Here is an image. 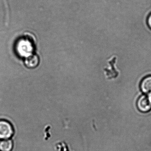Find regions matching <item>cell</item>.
<instances>
[{
	"label": "cell",
	"instance_id": "cell-1",
	"mask_svg": "<svg viewBox=\"0 0 151 151\" xmlns=\"http://www.w3.org/2000/svg\"><path fill=\"white\" fill-rule=\"evenodd\" d=\"M16 49L17 53L20 57L26 58L33 54L34 42L28 37L22 38L17 42Z\"/></svg>",
	"mask_w": 151,
	"mask_h": 151
},
{
	"label": "cell",
	"instance_id": "cell-2",
	"mask_svg": "<svg viewBox=\"0 0 151 151\" xmlns=\"http://www.w3.org/2000/svg\"><path fill=\"white\" fill-rule=\"evenodd\" d=\"M14 131L11 124L7 121L0 120V139L7 140L13 135Z\"/></svg>",
	"mask_w": 151,
	"mask_h": 151
},
{
	"label": "cell",
	"instance_id": "cell-3",
	"mask_svg": "<svg viewBox=\"0 0 151 151\" xmlns=\"http://www.w3.org/2000/svg\"><path fill=\"white\" fill-rule=\"evenodd\" d=\"M138 110L142 112H148L151 109V95H144L139 98L137 102Z\"/></svg>",
	"mask_w": 151,
	"mask_h": 151
},
{
	"label": "cell",
	"instance_id": "cell-4",
	"mask_svg": "<svg viewBox=\"0 0 151 151\" xmlns=\"http://www.w3.org/2000/svg\"><path fill=\"white\" fill-rule=\"evenodd\" d=\"M24 63L26 67L28 69H34L39 65L40 63V58L37 55L33 54L26 58Z\"/></svg>",
	"mask_w": 151,
	"mask_h": 151
},
{
	"label": "cell",
	"instance_id": "cell-5",
	"mask_svg": "<svg viewBox=\"0 0 151 151\" xmlns=\"http://www.w3.org/2000/svg\"><path fill=\"white\" fill-rule=\"evenodd\" d=\"M140 86L144 93L147 95H151V76L145 77L142 81Z\"/></svg>",
	"mask_w": 151,
	"mask_h": 151
},
{
	"label": "cell",
	"instance_id": "cell-6",
	"mask_svg": "<svg viewBox=\"0 0 151 151\" xmlns=\"http://www.w3.org/2000/svg\"><path fill=\"white\" fill-rule=\"evenodd\" d=\"M13 144L11 140H4L0 142V150L10 151L12 150Z\"/></svg>",
	"mask_w": 151,
	"mask_h": 151
},
{
	"label": "cell",
	"instance_id": "cell-7",
	"mask_svg": "<svg viewBox=\"0 0 151 151\" xmlns=\"http://www.w3.org/2000/svg\"><path fill=\"white\" fill-rule=\"evenodd\" d=\"M147 22H148V25L151 29V14L148 17Z\"/></svg>",
	"mask_w": 151,
	"mask_h": 151
}]
</instances>
